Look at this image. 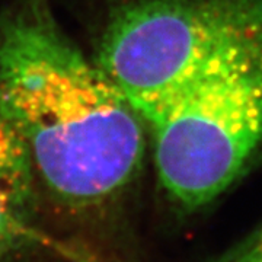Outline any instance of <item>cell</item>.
Masks as SVG:
<instances>
[{"mask_svg": "<svg viewBox=\"0 0 262 262\" xmlns=\"http://www.w3.org/2000/svg\"><path fill=\"white\" fill-rule=\"evenodd\" d=\"M0 110L63 206L106 204L140 169V115L96 60L61 32L42 0L0 19Z\"/></svg>", "mask_w": 262, "mask_h": 262, "instance_id": "1", "label": "cell"}, {"mask_svg": "<svg viewBox=\"0 0 262 262\" xmlns=\"http://www.w3.org/2000/svg\"><path fill=\"white\" fill-rule=\"evenodd\" d=\"M213 262H262V226Z\"/></svg>", "mask_w": 262, "mask_h": 262, "instance_id": "5", "label": "cell"}, {"mask_svg": "<svg viewBox=\"0 0 262 262\" xmlns=\"http://www.w3.org/2000/svg\"><path fill=\"white\" fill-rule=\"evenodd\" d=\"M262 53V0H131L108 20L96 63L144 120L188 86Z\"/></svg>", "mask_w": 262, "mask_h": 262, "instance_id": "2", "label": "cell"}, {"mask_svg": "<svg viewBox=\"0 0 262 262\" xmlns=\"http://www.w3.org/2000/svg\"><path fill=\"white\" fill-rule=\"evenodd\" d=\"M160 184L184 210L211 203L262 141V53L188 86L144 120Z\"/></svg>", "mask_w": 262, "mask_h": 262, "instance_id": "3", "label": "cell"}, {"mask_svg": "<svg viewBox=\"0 0 262 262\" xmlns=\"http://www.w3.org/2000/svg\"><path fill=\"white\" fill-rule=\"evenodd\" d=\"M35 178L27 143L0 110V262L10 261L39 237Z\"/></svg>", "mask_w": 262, "mask_h": 262, "instance_id": "4", "label": "cell"}]
</instances>
